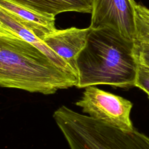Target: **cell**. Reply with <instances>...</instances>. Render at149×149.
Instances as JSON below:
<instances>
[{
	"instance_id": "cell-1",
	"label": "cell",
	"mask_w": 149,
	"mask_h": 149,
	"mask_svg": "<svg viewBox=\"0 0 149 149\" xmlns=\"http://www.w3.org/2000/svg\"><path fill=\"white\" fill-rule=\"evenodd\" d=\"M78 77L0 23V86L50 95L76 87Z\"/></svg>"
},
{
	"instance_id": "cell-2",
	"label": "cell",
	"mask_w": 149,
	"mask_h": 149,
	"mask_svg": "<svg viewBox=\"0 0 149 149\" xmlns=\"http://www.w3.org/2000/svg\"><path fill=\"white\" fill-rule=\"evenodd\" d=\"M133 45L112 29H91L77 58L76 87H135L138 65L133 54Z\"/></svg>"
},
{
	"instance_id": "cell-3",
	"label": "cell",
	"mask_w": 149,
	"mask_h": 149,
	"mask_svg": "<svg viewBox=\"0 0 149 149\" xmlns=\"http://www.w3.org/2000/svg\"><path fill=\"white\" fill-rule=\"evenodd\" d=\"M61 131L70 149H149V137L136 129L123 131L76 111Z\"/></svg>"
},
{
	"instance_id": "cell-4",
	"label": "cell",
	"mask_w": 149,
	"mask_h": 149,
	"mask_svg": "<svg viewBox=\"0 0 149 149\" xmlns=\"http://www.w3.org/2000/svg\"><path fill=\"white\" fill-rule=\"evenodd\" d=\"M84 88L75 103L83 113L123 131L134 130L130 119L131 101L95 86Z\"/></svg>"
},
{
	"instance_id": "cell-5",
	"label": "cell",
	"mask_w": 149,
	"mask_h": 149,
	"mask_svg": "<svg viewBox=\"0 0 149 149\" xmlns=\"http://www.w3.org/2000/svg\"><path fill=\"white\" fill-rule=\"evenodd\" d=\"M134 0H92L90 27L110 28L123 40L133 44L136 23Z\"/></svg>"
},
{
	"instance_id": "cell-6",
	"label": "cell",
	"mask_w": 149,
	"mask_h": 149,
	"mask_svg": "<svg viewBox=\"0 0 149 149\" xmlns=\"http://www.w3.org/2000/svg\"><path fill=\"white\" fill-rule=\"evenodd\" d=\"M91 30L90 27L85 29L72 27L64 30H56L47 36L43 41L69 64L77 74V58L86 45Z\"/></svg>"
},
{
	"instance_id": "cell-7",
	"label": "cell",
	"mask_w": 149,
	"mask_h": 149,
	"mask_svg": "<svg viewBox=\"0 0 149 149\" xmlns=\"http://www.w3.org/2000/svg\"><path fill=\"white\" fill-rule=\"evenodd\" d=\"M0 8L11 14L23 26L43 40L56 30L55 16L37 11L10 0H0Z\"/></svg>"
},
{
	"instance_id": "cell-8",
	"label": "cell",
	"mask_w": 149,
	"mask_h": 149,
	"mask_svg": "<svg viewBox=\"0 0 149 149\" xmlns=\"http://www.w3.org/2000/svg\"><path fill=\"white\" fill-rule=\"evenodd\" d=\"M0 23L4 24L22 38L38 48L59 68L67 73L78 77L77 74L69 64L50 49L42 40L40 39L29 29L23 26L11 14L1 8H0Z\"/></svg>"
},
{
	"instance_id": "cell-9",
	"label": "cell",
	"mask_w": 149,
	"mask_h": 149,
	"mask_svg": "<svg viewBox=\"0 0 149 149\" xmlns=\"http://www.w3.org/2000/svg\"><path fill=\"white\" fill-rule=\"evenodd\" d=\"M41 13L56 16L65 12L91 13L92 0H10Z\"/></svg>"
},
{
	"instance_id": "cell-10",
	"label": "cell",
	"mask_w": 149,
	"mask_h": 149,
	"mask_svg": "<svg viewBox=\"0 0 149 149\" xmlns=\"http://www.w3.org/2000/svg\"><path fill=\"white\" fill-rule=\"evenodd\" d=\"M136 34L134 42L149 44V9L134 4Z\"/></svg>"
},
{
	"instance_id": "cell-11",
	"label": "cell",
	"mask_w": 149,
	"mask_h": 149,
	"mask_svg": "<svg viewBox=\"0 0 149 149\" xmlns=\"http://www.w3.org/2000/svg\"><path fill=\"white\" fill-rule=\"evenodd\" d=\"M132 51L137 65L149 70V44L134 42Z\"/></svg>"
},
{
	"instance_id": "cell-12",
	"label": "cell",
	"mask_w": 149,
	"mask_h": 149,
	"mask_svg": "<svg viewBox=\"0 0 149 149\" xmlns=\"http://www.w3.org/2000/svg\"><path fill=\"white\" fill-rule=\"evenodd\" d=\"M134 86L145 92L149 97V70L138 65Z\"/></svg>"
},
{
	"instance_id": "cell-13",
	"label": "cell",
	"mask_w": 149,
	"mask_h": 149,
	"mask_svg": "<svg viewBox=\"0 0 149 149\" xmlns=\"http://www.w3.org/2000/svg\"><path fill=\"white\" fill-rule=\"evenodd\" d=\"M148 99H149V97H148Z\"/></svg>"
}]
</instances>
